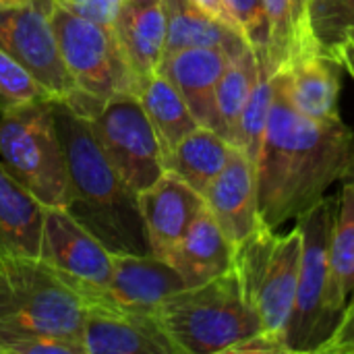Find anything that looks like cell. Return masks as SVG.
<instances>
[{
    "label": "cell",
    "mask_w": 354,
    "mask_h": 354,
    "mask_svg": "<svg viewBox=\"0 0 354 354\" xmlns=\"http://www.w3.org/2000/svg\"><path fill=\"white\" fill-rule=\"evenodd\" d=\"M0 354H83L77 344L0 326Z\"/></svg>",
    "instance_id": "obj_30"
},
{
    "label": "cell",
    "mask_w": 354,
    "mask_h": 354,
    "mask_svg": "<svg viewBox=\"0 0 354 354\" xmlns=\"http://www.w3.org/2000/svg\"><path fill=\"white\" fill-rule=\"evenodd\" d=\"M85 307L83 354H178L156 313L129 311L108 299Z\"/></svg>",
    "instance_id": "obj_12"
},
{
    "label": "cell",
    "mask_w": 354,
    "mask_h": 354,
    "mask_svg": "<svg viewBox=\"0 0 354 354\" xmlns=\"http://www.w3.org/2000/svg\"><path fill=\"white\" fill-rule=\"evenodd\" d=\"M85 301L39 257L0 253V326L77 344L85 326Z\"/></svg>",
    "instance_id": "obj_4"
},
{
    "label": "cell",
    "mask_w": 354,
    "mask_h": 354,
    "mask_svg": "<svg viewBox=\"0 0 354 354\" xmlns=\"http://www.w3.org/2000/svg\"><path fill=\"white\" fill-rule=\"evenodd\" d=\"M340 54H354V39L344 41L342 46H338L336 50H332V52H330V56H332V58H336V56H340Z\"/></svg>",
    "instance_id": "obj_36"
},
{
    "label": "cell",
    "mask_w": 354,
    "mask_h": 354,
    "mask_svg": "<svg viewBox=\"0 0 354 354\" xmlns=\"http://www.w3.org/2000/svg\"><path fill=\"white\" fill-rule=\"evenodd\" d=\"M39 259L50 266L87 303L108 295L112 253L64 207H48Z\"/></svg>",
    "instance_id": "obj_11"
},
{
    "label": "cell",
    "mask_w": 354,
    "mask_h": 354,
    "mask_svg": "<svg viewBox=\"0 0 354 354\" xmlns=\"http://www.w3.org/2000/svg\"><path fill=\"white\" fill-rule=\"evenodd\" d=\"M332 303L342 317L354 299V180L338 195V212L330 243Z\"/></svg>",
    "instance_id": "obj_25"
},
{
    "label": "cell",
    "mask_w": 354,
    "mask_h": 354,
    "mask_svg": "<svg viewBox=\"0 0 354 354\" xmlns=\"http://www.w3.org/2000/svg\"><path fill=\"white\" fill-rule=\"evenodd\" d=\"M230 58L232 54L222 48H185L166 56L158 68L180 91L199 127L216 133L220 131L216 89Z\"/></svg>",
    "instance_id": "obj_17"
},
{
    "label": "cell",
    "mask_w": 354,
    "mask_h": 354,
    "mask_svg": "<svg viewBox=\"0 0 354 354\" xmlns=\"http://www.w3.org/2000/svg\"><path fill=\"white\" fill-rule=\"evenodd\" d=\"M151 255L168 259L172 249L187 234L205 199L180 176L166 170L158 183L137 195Z\"/></svg>",
    "instance_id": "obj_13"
},
{
    "label": "cell",
    "mask_w": 354,
    "mask_h": 354,
    "mask_svg": "<svg viewBox=\"0 0 354 354\" xmlns=\"http://www.w3.org/2000/svg\"><path fill=\"white\" fill-rule=\"evenodd\" d=\"M301 266V230L276 236L263 224L234 247L232 272L243 297L255 309L261 332L286 346ZM288 351V346H286Z\"/></svg>",
    "instance_id": "obj_7"
},
{
    "label": "cell",
    "mask_w": 354,
    "mask_h": 354,
    "mask_svg": "<svg viewBox=\"0 0 354 354\" xmlns=\"http://www.w3.org/2000/svg\"><path fill=\"white\" fill-rule=\"evenodd\" d=\"M353 172V131L340 118L315 120L301 114L274 81L270 122L255 162L259 222L270 230L280 228Z\"/></svg>",
    "instance_id": "obj_1"
},
{
    "label": "cell",
    "mask_w": 354,
    "mask_h": 354,
    "mask_svg": "<svg viewBox=\"0 0 354 354\" xmlns=\"http://www.w3.org/2000/svg\"><path fill=\"white\" fill-rule=\"evenodd\" d=\"M166 261L178 270L187 282V288H193L207 284L232 270L234 245L228 241L214 214L205 205Z\"/></svg>",
    "instance_id": "obj_19"
},
{
    "label": "cell",
    "mask_w": 354,
    "mask_h": 354,
    "mask_svg": "<svg viewBox=\"0 0 354 354\" xmlns=\"http://www.w3.org/2000/svg\"><path fill=\"white\" fill-rule=\"evenodd\" d=\"M336 60L340 62V66L354 79V54H340V56H336Z\"/></svg>",
    "instance_id": "obj_35"
},
{
    "label": "cell",
    "mask_w": 354,
    "mask_h": 354,
    "mask_svg": "<svg viewBox=\"0 0 354 354\" xmlns=\"http://www.w3.org/2000/svg\"><path fill=\"white\" fill-rule=\"evenodd\" d=\"M60 56L77 85L71 97L106 104L122 93H139V83L122 54L112 25L81 17L58 4L52 15ZM68 97V100H71Z\"/></svg>",
    "instance_id": "obj_8"
},
{
    "label": "cell",
    "mask_w": 354,
    "mask_h": 354,
    "mask_svg": "<svg viewBox=\"0 0 354 354\" xmlns=\"http://www.w3.org/2000/svg\"><path fill=\"white\" fill-rule=\"evenodd\" d=\"M338 212V195L324 197L297 218L301 230L299 286L290 326L286 332L288 353H322L338 330L340 315L332 303L330 243Z\"/></svg>",
    "instance_id": "obj_5"
},
{
    "label": "cell",
    "mask_w": 354,
    "mask_h": 354,
    "mask_svg": "<svg viewBox=\"0 0 354 354\" xmlns=\"http://www.w3.org/2000/svg\"><path fill=\"white\" fill-rule=\"evenodd\" d=\"M139 100L143 110L160 139L164 158L189 135L193 133L199 122L191 114L185 97L172 85V81L162 73H153L139 89Z\"/></svg>",
    "instance_id": "obj_24"
},
{
    "label": "cell",
    "mask_w": 354,
    "mask_h": 354,
    "mask_svg": "<svg viewBox=\"0 0 354 354\" xmlns=\"http://www.w3.org/2000/svg\"><path fill=\"white\" fill-rule=\"evenodd\" d=\"M156 319L178 354L228 353L261 332L255 309L243 297L234 272L166 299Z\"/></svg>",
    "instance_id": "obj_3"
},
{
    "label": "cell",
    "mask_w": 354,
    "mask_h": 354,
    "mask_svg": "<svg viewBox=\"0 0 354 354\" xmlns=\"http://www.w3.org/2000/svg\"><path fill=\"white\" fill-rule=\"evenodd\" d=\"M270 41L263 64L272 75L292 58L322 48L309 15V0H263Z\"/></svg>",
    "instance_id": "obj_22"
},
{
    "label": "cell",
    "mask_w": 354,
    "mask_h": 354,
    "mask_svg": "<svg viewBox=\"0 0 354 354\" xmlns=\"http://www.w3.org/2000/svg\"><path fill=\"white\" fill-rule=\"evenodd\" d=\"M112 29L141 89L164 60L168 31L164 0H124Z\"/></svg>",
    "instance_id": "obj_18"
},
{
    "label": "cell",
    "mask_w": 354,
    "mask_h": 354,
    "mask_svg": "<svg viewBox=\"0 0 354 354\" xmlns=\"http://www.w3.org/2000/svg\"><path fill=\"white\" fill-rule=\"evenodd\" d=\"M185 288L187 282L178 270L162 257L112 253V278L106 299L122 309L156 313L166 299Z\"/></svg>",
    "instance_id": "obj_14"
},
{
    "label": "cell",
    "mask_w": 354,
    "mask_h": 354,
    "mask_svg": "<svg viewBox=\"0 0 354 354\" xmlns=\"http://www.w3.org/2000/svg\"><path fill=\"white\" fill-rule=\"evenodd\" d=\"M54 8L56 0H0V50L19 60L54 97L68 100L77 85L60 56Z\"/></svg>",
    "instance_id": "obj_10"
},
{
    "label": "cell",
    "mask_w": 354,
    "mask_h": 354,
    "mask_svg": "<svg viewBox=\"0 0 354 354\" xmlns=\"http://www.w3.org/2000/svg\"><path fill=\"white\" fill-rule=\"evenodd\" d=\"M124 0H58L60 6L87 17L91 21L104 23V25H112L114 17L118 12V8L122 6Z\"/></svg>",
    "instance_id": "obj_31"
},
{
    "label": "cell",
    "mask_w": 354,
    "mask_h": 354,
    "mask_svg": "<svg viewBox=\"0 0 354 354\" xmlns=\"http://www.w3.org/2000/svg\"><path fill=\"white\" fill-rule=\"evenodd\" d=\"M322 353L328 354H354V299L346 307L336 334L332 340L322 348Z\"/></svg>",
    "instance_id": "obj_32"
},
{
    "label": "cell",
    "mask_w": 354,
    "mask_h": 354,
    "mask_svg": "<svg viewBox=\"0 0 354 354\" xmlns=\"http://www.w3.org/2000/svg\"><path fill=\"white\" fill-rule=\"evenodd\" d=\"M286 346L278 340H274L272 336H268L266 332H257L249 338H245L243 342L234 344L228 354H286Z\"/></svg>",
    "instance_id": "obj_33"
},
{
    "label": "cell",
    "mask_w": 354,
    "mask_h": 354,
    "mask_svg": "<svg viewBox=\"0 0 354 354\" xmlns=\"http://www.w3.org/2000/svg\"><path fill=\"white\" fill-rule=\"evenodd\" d=\"M203 199L234 247L247 241L261 226L257 209L255 164L239 147L232 149L228 164L207 187Z\"/></svg>",
    "instance_id": "obj_15"
},
{
    "label": "cell",
    "mask_w": 354,
    "mask_h": 354,
    "mask_svg": "<svg viewBox=\"0 0 354 354\" xmlns=\"http://www.w3.org/2000/svg\"><path fill=\"white\" fill-rule=\"evenodd\" d=\"M226 8L245 37V41L253 48L259 62L268 58V41H270V27L263 0H224Z\"/></svg>",
    "instance_id": "obj_29"
},
{
    "label": "cell",
    "mask_w": 354,
    "mask_h": 354,
    "mask_svg": "<svg viewBox=\"0 0 354 354\" xmlns=\"http://www.w3.org/2000/svg\"><path fill=\"white\" fill-rule=\"evenodd\" d=\"M46 209L0 162V253L37 259Z\"/></svg>",
    "instance_id": "obj_20"
},
{
    "label": "cell",
    "mask_w": 354,
    "mask_h": 354,
    "mask_svg": "<svg viewBox=\"0 0 354 354\" xmlns=\"http://www.w3.org/2000/svg\"><path fill=\"white\" fill-rule=\"evenodd\" d=\"M193 4L199 6L209 17H214V19H218V21H222V23H226V25H230V27L236 29V25H234V21H232V17H230V12L226 8V2L224 0H193Z\"/></svg>",
    "instance_id": "obj_34"
},
{
    "label": "cell",
    "mask_w": 354,
    "mask_h": 354,
    "mask_svg": "<svg viewBox=\"0 0 354 354\" xmlns=\"http://www.w3.org/2000/svg\"><path fill=\"white\" fill-rule=\"evenodd\" d=\"M41 100H58L52 91L41 85L19 60L0 50V108L23 106Z\"/></svg>",
    "instance_id": "obj_28"
},
{
    "label": "cell",
    "mask_w": 354,
    "mask_h": 354,
    "mask_svg": "<svg viewBox=\"0 0 354 354\" xmlns=\"http://www.w3.org/2000/svg\"><path fill=\"white\" fill-rule=\"evenodd\" d=\"M272 104H274L272 71L268 68V64L259 62V75L243 108V114L239 118L236 141H234V147L243 149L253 164L257 162L259 151H261V143H263L268 122H270Z\"/></svg>",
    "instance_id": "obj_27"
},
{
    "label": "cell",
    "mask_w": 354,
    "mask_h": 354,
    "mask_svg": "<svg viewBox=\"0 0 354 354\" xmlns=\"http://www.w3.org/2000/svg\"><path fill=\"white\" fill-rule=\"evenodd\" d=\"M234 145L207 127L189 133L166 158V170L180 176L197 193H205L214 178L224 170Z\"/></svg>",
    "instance_id": "obj_23"
},
{
    "label": "cell",
    "mask_w": 354,
    "mask_h": 354,
    "mask_svg": "<svg viewBox=\"0 0 354 354\" xmlns=\"http://www.w3.org/2000/svg\"><path fill=\"white\" fill-rule=\"evenodd\" d=\"M166 50L164 58L185 48H222L232 56L249 44L239 29L209 17L193 0H164Z\"/></svg>",
    "instance_id": "obj_21"
},
{
    "label": "cell",
    "mask_w": 354,
    "mask_h": 354,
    "mask_svg": "<svg viewBox=\"0 0 354 354\" xmlns=\"http://www.w3.org/2000/svg\"><path fill=\"white\" fill-rule=\"evenodd\" d=\"M89 127L112 168L137 195L166 172L160 139L137 93L110 97Z\"/></svg>",
    "instance_id": "obj_9"
},
{
    "label": "cell",
    "mask_w": 354,
    "mask_h": 354,
    "mask_svg": "<svg viewBox=\"0 0 354 354\" xmlns=\"http://www.w3.org/2000/svg\"><path fill=\"white\" fill-rule=\"evenodd\" d=\"M54 102L0 108V162L46 207H64L68 172Z\"/></svg>",
    "instance_id": "obj_6"
},
{
    "label": "cell",
    "mask_w": 354,
    "mask_h": 354,
    "mask_svg": "<svg viewBox=\"0 0 354 354\" xmlns=\"http://www.w3.org/2000/svg\"><path fill=\"white\" fill-rule=\"evenodd\" d=\"M54 116L68 172L64 209L110 253L151 255L137 193L104 156L89 120L64 100L54 102Z\"/></svg>",
    "instance_id": "obj_2"
},
{
    "label": "cell",
    "mask_w": 354,
    "mask_h": 354,
    "mask_svg": "<svg viewBox=\"0 0 354 354\" xmlns=\"http://www.w3.org/2000/svg\"><path fill=\"white\" fill-rule=\"evenodd\" d=\"M340 68L336 58L317 48L292 58L272 77L301 114L315 120H336L340 118Z\"/></svg>",
    "instance_id": "obj_16"
},
{
    "label": "cell",
    "mask_w": 354,
    "mask_h": 354,
    "mask_svg": "<svg viewBox=\"0 0 354 354\" xmlns=\"http://www.w3.org/2000/svg\"><path fill=\"white\" fill-rule=\"evenodd\" d=\"M259 75V60L251 46L234 54L216 89V110L220 120V135L234 145L239 118L251 95V89Z\"/></svg>",
    "instance_id": "obj_26"
}]
</instances>
